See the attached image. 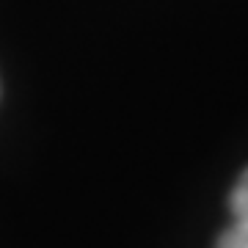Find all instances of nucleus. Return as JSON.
<instances>
[{
    "mask_svg": "<svg viewBox=\"0 0 248 248\" xmlns=\"http://www.w3.org/2000/svg\"><path fill=\"white\" fill-rule=\"evenodd\" d=\"M215 248H248V218H234V223L218 237Z\"/></svg>",
    "mask_w": 248,
    "mask_h": 248,
    "instance_id": "nucleus-1",
    "label": "nucleus"
},
{
    "mask_svg": "<svg viewBox=\"0 0 248 248\" xmlns=\"http://www.w3.org/2000/svg\"><path fill=\"white\" fill-rule=\"evenodd\" d=\"M229 210H232V218H248V169L243 171V177L237 179V185L232 187Z\"/></svg>",
    "mask_w": 248,
    "mask_h": 248,
    "instance_id": "nucleus-2",
    "label": "nucleus"
}]
</instances>
